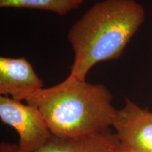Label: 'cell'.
Listing matches in <instances>:
<instances>
[{"instance_id": "1", "label": "cell", "mask_w": 152, "mask_h": 152, "mask_svg": "<svg viewBox=\"0 0 152 152\" xmlns=\"http://www.w3.org/2000/svg\"><path fill=\"white\" fill-rule=\"evenodd\" d=\"M145 16L144 7L135 0H103L94 4L68 32L74 52L70 75L86 80L96 64L118 59Z\"/></svg>"}, {"instance_id": "9", "label": "cell", "mask_w": 152, "mask_h": 152, "mask_svg": "<svg viewBox=\"0 0 152 152\" xmlns=\"http://www.w3.org/2000/svg\"><path fill=\"white\" fill-rule=\"evenodd\" d=\"M113 152H136V151H133V150L129 149V148L125 147V146L123 145V144H121V143H119L117 145V147L115 148V149L113 150Z\"/></svg>"}, {"instance_id": "5", "label": "cell", "mask_w": 152, "mask_h": 152, "mask_svg": "<svg viewBox=\"0 0 152 152\" xmlns=\"http://www.w3.org/2000/svg\"><path fill=\"white\" fill-rule=\"evenodd\" d=\"M44 82L26 58L0 57V94L27 103L43 89Z\"/></svg>"}, {"instance_id": "8", "label": "cell", "mask_w": 152, "mask_h": 152, "mask_svg": "<svg viewBox=\"0 0 152 152\" xmlns=\"http://www.w3.org/2000/svg\"><path fill=\"white\" fill-rule=\"evenodd\" d=\"M0 152H20L18 144L9 142H1L0 144Z\"/></svg>"}, {"instance_id": "7", "label": "cell", "mask_w": 152, "mask_h": 152, "mask_svg": "<svg viewBox=\"0 0 152 152\" xmlns=\"http://www.w3.org/2000/svg\"><path fill=\"white\" fill-rule=\"evenodd\" d=\"M83 0H0L1 8L39 9L65 16L78 9Z\"/></svg>"}, {"instance_id": "3", "label": "cell", "mask_w": 152, "mask_h": 152, "mask_svg": "<svg viewBox=\"0 0 152 152\" xmlns=\"http://www.w3.org/2000/svg\"><path fill=\"white\" fill-rule=\"evenodd\" d=\"M0 119L18 133L20 152H40L52 137L37 106L9 96H0Z\"/></svg>"}, {"instance_id": "6", "label": "cell", "mask_w": 152, "mask_h": 152, "mask_svg": "<svg viewBox=\"0 0 152 152\" xmlns=\"http://www.w3.org/2000/svg\"><path fill=\"white\" fill-rule=\"evenodd\" d=\"M119 143L112 130L97 135L75 138L52 135L40 152H113Z\"/></svg>"}, {"instance_id": "2", "label": "cell", "mask_w": 152, "mask_h": 152, "mask_svg": "<svg viewBox=\"0 0 152 152\" xmlns=\"http://www.w3.org/2000/svg\"><path fill=\"white\" fill-rule=\"evenodd\" d=\"M103 84H92L69 75L43 88L26 104L37 106L52 135L61 138L94 136L111 130L118 110Z\"/></svg>"}, {"instance_id": "4", "label": "cell", "mask_w": 152, "mask_h": 152, "mask_svg": "<svg viewBox=\"0 0 152 152\" xmlns=\"http://www.w3.org/2000/svg\"><path fill=\"white\" fill-rule=\"evenodd\" d=\"M120 143L136 152H152V112L129 99L113 124Z\"/></svg>"}]
</instances>
